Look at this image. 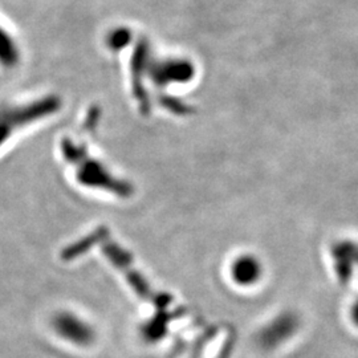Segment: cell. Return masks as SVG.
Masks as SVG:
<instances>
[{"mask_svg":"<svg viewBox=\"0 0 358 358\" xmlns=\"http://www.w3.org/2000/svg\"><path fill=\"white\" fill-rule=\"evenodd\" d=\"M55 329L66 341L85 346L93 341V332L88 325L73 316H60L55 321Z\"/></svg>","mask_w":358,"mask_h":358,"instance_id":"cell-1","label":"cell"},{"mask_svg":"<svg viewBox=\"0 0 358 358\" xmlns=\"http://www.w3.org/2000/svg\"><path fill=\"white\" fill-rule=\"evenodd\" d=\"M232 279L241 285L255 284L262 275V266L257 259L252 256H241L238 257L231 267Z\"/></svg>","mask_w":358,"mask_h":358,"instance_id":"cell-2","label":"cell"},{"mask_svg":"<svg viewBox=\"0 0 358 358\" xmlns=\"http://www.w3.org/2000/svg\"><path fill=\"white\" fill-rule=\"evenodd\" d=\"M350 316H352V321H353V324H355V325L358 328V300L355 301V304H353V307H352Z\"/></svg>","mask_w":358,"mask_h":358,"instance_id":"cell-3","label":"cell"}]
</instances>
